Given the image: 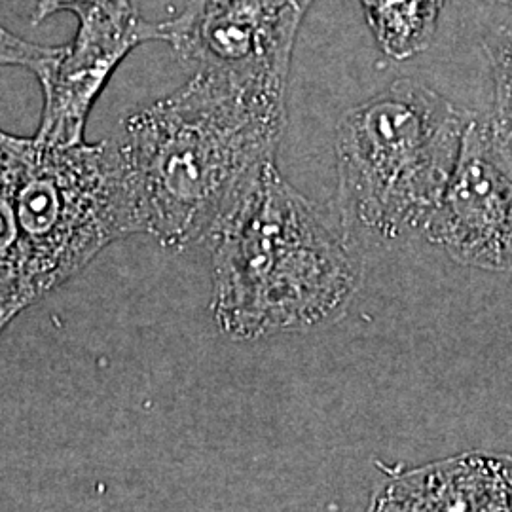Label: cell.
Returning <instances> with one entry per match:
<instances>
[{"instance_id": "1", "label": "cell", "mask_w": 512, "mask_h": 512, "mask_svg": "<svg viewBox=\"0 0 512 512\" xmlns=\"http://www.w3.org/2000/svg\"><path fill=\"white\" fill-rule=\"evenodd\" d=\"M287 86L285 78L198 69L179 90L129 114L114 141L141 234L175 251L209 239L275 162Z\"/></svg>"}, {"instance_id": "2", "label": "cell", "mask_w": 512, "mask_h": 512, "mask_svg": "<svg viewBox=\"0 0 512 512\" xmlns=\"http://www.w3.org/2000/svg\"><path fill=\"white\" fill-rule=\"evenodd\" d=\"M215 323L232 340L321 327L346 310L361 258L342 219L266 165L207 239Z\"/></svg>"}, {"instance_id": "3", "label": "cell", "mask_w": 512, "mask_h": 512, "mask_svg": "<svg viewBox=\"0 0 512 512\" xmlns=\"http://www.w3.org/2000/svg\"><path fill=\"white\" fill-rule=\"evenodd\" d=\"M471 114L412 78L348 110L336 131V171L349 234L395 241L421 232L452 177Z\"/></svg>"}, {"instance_id": "4", "label": "cell", "mask_w": 512, "mask_h": 512, "mask_svg": "<svg viewBox=\"0 0 512 512\" xmlns=\"http://www.w3.org/2000/svg\"><path fill=\"white\" fill-rule=\"evenodd\" d=\"M6 152L31 308L141 226L114 137L52 147L6 133Z\"/></svg>"}, {"instance_id": "5", "label": "cell", "mask_w": 512, "mask_h": 512, "mask_svg": "<svg viewBox=\"0 0 512 512\" xmlns=\"http://www.w3.org/2000/svg\"><path fill=\"white\" fill-rule=\"evenodd\" d=\"M423 238L459 264L512 270V143L492 116L471 114L458 162Z\"/></svg>"}, {"instance_id": "6", "label": "cell", "mask_w": 512, "mask_h": 512, "mask_svg": "<svg viewBox=\"0 0 512 512\" xmlns=\"http://www.w3.org/2000/svg\"><path fill=\"white\" fill-rule=\"evenodd\" d=\"M313 0H188L160 23L164 42L196 71L289 80L294 42Z\"/></svg>"}, {"instance_id": "7", "label": "cell", "mask_w": 512, "mask_h": 512, "mask_svg": "<svg viewBox=\"0 0 512 512\" xmlns=\"http://www.w3.org/2000/svg\"><path fill=\"white\" fill-rule=\"evenodd\" d=\"M76 18L73 42L61 46L52 65L37 76L44 105L33 137L52 147L84 143L93 105L120 63L145 42H164L160 23L141 18L133 2L95 6Z\"/></svg>"}, {"instance_id": "8", "label": "cell", "mask_w": 512, "mask_h": 512, "mask_svg": "<svg viewBox=\"0 0 512 512\" xmlns=\"http://www.w3.org/2000/svg\"><path fill=\"white\" fill-rule=\"evenodd\" d=\"M378 46L404 61L425 52L437 35L446 0H359Z\"/></svg>"}, {"instance_id": "9", "label": "cell", "mask_w": 512, "mask_h": 512, "mask_svg": "<svg viewBox=\"0 0 512 512\" xmlns=\"http://www.w3.org/2000/svg\"><path fill=\"white\" fill-rule=\"evenodd\" d=\"M27 310L23 300V275L18 224L6 152V131L0 129V332Z\"/></svg>"}, {"instance_id": "10", "label": "cell", "mask_w": 512, "mask_h": 512, "mask_svg": "<svg viewBox=\"0 0 512 512\" xmlns=\"http://www.w3.org/2000/svg\"><path fill=\"white\" fill-rule=\"evenodd\" d=\"M484 48L494 73L495 107L492 118L512 143V23L494 33Z\"/></svg>"}, {"instance_id": "11", "label": "cell", "mask_w": 512, "mask_h": 512, "mask_svg": "<svg viewBox=\"0 0 512 512\" xmlns=\"http://www.w3.org/2000/svg\"><path fill=\"white\" fill-rule=\"evenodd\" d=\"M59 52L61 46L29 42L0 25V67H23L38 76L52 65Z\"/></svg>"}, {"instance_id": "12", "label": "cell", "mask_w": 512, "mask_h": 512, "mask_svg": "<svg viewBox=\"0 0 512 512\" xmlns=\"http://www.w3.org/2000/svg\"><path fill=\"white\" fill-rule=\"evenodd\" d=\"M131 4V0H38L33 12V25L42 23L44 19L54 16L57 12H73L74 16L82 10L95 6H122Z\"/></svg>"}, {"instance_id": "13", "label": "cell", "mask_w": 512, "mask_h": 512, "mask_svg": "<svg viewBox=\"0 0 512 512\" xmlns=\"http://www.w3.org/2000/svg\"><path fill=\"white\" fill-rule=\"evenodd\" d=\"M511 2H512V0H511Z\"/></svg>"}]
</instances>
